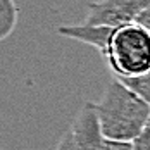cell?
<instances>
[{"label":"cell","instance_id":"9","mask_svg":"<svg viewBox=\"0 0 150 150\" xmlns=\"http://www.w3.org/2000/svg\"><path fill=\"white\" fill-rule=\"evenodd\" d=\"M100 150H131V142H117V140L104 138Z\"/></svg>","mask_w":150,"mask_h":150},{"label":"cell","instance_id":"6","mask_svg":"<svg viewBox=\"0 0 150 150\" xmlns=\"http://www.w3.org/2000/svg\"><path fill=\"white\" fill-rule=\"evenodd\" d=\"M17 16L19 9L14 0H0V42L14 31Z\"/></svg>","mask_w":150,"mask_h":150},{"label":"cell","instance_id":"7","mask_svg":"<svg viewBox=\"0 0 150 150\" xmlns=\"http://www.w3.org/2000/svg\"><path fill=\"white\" fill-rule=\"evenodd\" d=\"M119 81L124 86H128L133 93H136L138 97H142L143 100H147L150 104V71L145 74L133 76V78H121Z\"/></svg>","mask_w":150,"mask_h":150},{"label":"cell","instance_id":"8","mask_svg":"<svg viewBox=\"0 0 150 150\" xmlns=\"http://www.w3.org/2000/svg\"><path fill=\"white\" fill-rule=\"evenodd\" d=\"M131 150H150V114L142 128V131L133 138Z\"/></svg>","mask_w":150,"mask_h":150},{"label":"cell","instance_id":"3","mask_svg":"<svg viewBox=\"0 0 150 150\" xmlns=\"http://www.w3.org/2000/svg\"><path fill=\"white\" fill-rule=\"evenodd\" d=\"M150 7V0H98L88 5L85 24L117 28L133 23L143 9Z\"/></svg>","mask_w":150,"mask_h":150},{"label":"cell","instance_id":"2","mask_svg":"<svg viewBox=\"0 0 150 150\" xmlns=\"http://www.w3.org/2000/svg\"><path fill=\"white\" fill-rule=\"evenodd\" d=\"M100 54L116 79L145 74L150 71V33L135 21L112 28Z\"/></svg>","mask_w":150,"mask_h":150},{"label":"cell","instance_id":"11","mask_svg":"<svg viewBox=\"0 0 150 150\" xmlns=\"http://www.w3.org/2000/svg\"><path fill=\"white\" fill-rule=\"evenodd\" d=\"M55 150H74L69 129H67V131H66L64 135L60 136V140H59V143H57V147H55Z\"/></svg>","mask_w":150,"mask_h":150},{"label":"cell","instance_id":"10","mask_svg":"<svg viewBox=\"0 0 150 150\" xmlns=\"http://www.w3.org/2000/svg\"><path fill=\"white\" fill-rule=\"evenodd\" d=\"M135 23H138L140 26H143L145 30L150 33V7H147V9H143L140 14L136 16Z\"/></svg>","mask_w":150,"mask_h":150},{"label":"cell","instance_id":"4","mask_svg":"<svg viewBox=\"0 0 150 150\" xmlns=\"http://www.w3.org/2000/svg\"><path fill=\"white\" fill-rule=\"evenodd\" d=\"M74 150H100L104 135L98 124L93 102H85L69 129Z\"/></svg>","mask_w":150,"mask_h":150},{"label":"cell","instance_id":"1","mask_svg":"<svg viewBox=\"0 0 150 150\" xmlns=\"http://www.w3.org/2000/svg\"><path fill=\"white\" fill-rule=\"evenodd\" d=\"M104 138L117 142H133L150 114V104L112 79L98 102H93Z\"/></svg>","mask_w":150,"mask_h":150},{"label":"cell","instance_id":"5","mask_svg":"<svg viewBox=\"0 0 150 150\" xmlns=\"http://www.w3.org/2000/svg\"><path fill=\"white\" fill-rule=\"evenodd\" d=\"M110 31H112V28H109V26H93V24H85V23L74 24V26H59L57 28L59 35L95 47L98 52L105 47V42H107Z\"/></svg>","mask_w":150,"mask_h":150}]
</instances>
